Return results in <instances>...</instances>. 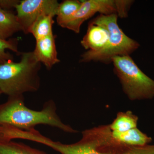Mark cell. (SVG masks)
<instances>
[{"label":"cell","mask_w":154,"mask_h":154,"mask_svg":"<svg viewBox=\"0 0 154 154\" xmlns=\"http://www.w3.org/2000/svg\"><path fill=\"white\" fill-rule=\"evenodd\" d=\"M114 72L130 100H140L154 97V81L141 70L130 55L112 58Z\"/></svg>","instance_id":"obj_5"},{"label":"cell","mask_w":154,"mask_h":154,"mask_svg":"<svg viewBox=\"0 0 154 154\" xmlns=\"http://www.w3.org/2000/svg\"><path fill=\"white\" fill-rule=\"evenodd\" d=\"M109 38L108 30L101 25L89 23L85 35L81 42L87 51H98L104 48Z\"/></svg>","instance_id":"obj_9"},{"label":"cell","mask_w":154,"mask_h":154,"mask_svg":"<svg viewBox=\"0 0 154 154\" xmlns=\"http://www.w3.org/2000/svg\"><path fill=\"white\" fill-rule=\"evenodd\" d=\"M82 1L66 0L59 3L57 10V22L60 25L68 20L80 8Z\"/></svg>","instance_id":"obj_15"},{"label":"cell","mask_w":154,"mask_h":154,"mask_svg":"<svg viewBox=\"0 0 154 154\" xmlns=\"http://www.w3.org/2000/svg\"><path fill=\"white\" fill-rule=\"evenodd\" d=\"M0 154H48L22 143L0 141Z\"/></svg>","instance_id":"obj_14"},{"label":"cell","mask_w":154,"mask_h":154,"mask_svg":"<svg viewBox=\"0 0 154 154\" xmlns=\"http://www.w3.org/2000/svg\"><path fill=\"white\" fill-rule=\"evenodd\" d=\"M20 1L18 0H0V9L8 10L15 8Z\"/></svg>","instance_id":"obj_17"},{"label":"cell","mask_w":154,"mask_h":154,"mask_svg":"<svg viewBox=\"0 0 154 154\" xmlns=\"http://www.w3.org/2000/svg\"><path fill=\"white\" fill-rule=\"evenodd\" d=\"M51 15H43L36 19L31 26L29 33H31L36 40L53 34L52 25L54 23Z\"/></svg>","instance_id":"obj_13"},{"label":"cell","mask_w":154,"mask_h":154,"mask_svg":"<svg viewBox=\"0 0 154 154\" xmlns=\"http://www.w3.org/2000/svg\"><path fill=\"white\" fill-rule=\"evenodd\" d=\"M82 1V5L79 10L70 19L60 25V27L78 33H80L82 24L98 13L106 15L116 14L118 17L126 18L133 2L128 0Z\"/></svg>","instance_id":"obj_6"},{"label":"cell","mask_w":154,"mask_h":154,"mask_svg":"<svg viewBox=\"0 0 154 154\" xmlns=\"http://www.w3.org/2000/svg\"><path fill=\"white\" fill-rule=\"evenodd\" d=\"M113 137L121 142L133 146H143L148 145L152 140L145 134L137 128L125 131H112Z\"/></svg>","instance_id":"obj_11"},{"label":"cell","mask_w":154,"mask_h":154,"mask_svg":"<svg viewBox=\"0 0 154 154\" xmlns=\"http://www.w3.org/2000/svg\"><path fill=\"white\" fill-rule=\"evenodd\" d=\"M116 14H100L90 23L101 25L108 30L109 38L106 46L98 51H87L82 54L80 61H94L104 63H111L112 58L118 56L130 55L139 47L138 43L125 34L117 23Z\"/></svg>","instance_id":"obj_4"},{"label":"cell","mask_w":154,"mask_h":154,"mask_svg":"<svg viewBox=\"0 0 154 154\" xmlns=\"http://www.w3.org/2000/svg\"><path fill=\"white\" fill-rule=\"evenodd\" d=\"M17 40H4L0 38V65L13 60V56L7 50L17 53H19Z\"/></svg>","instance_id":"obj_16"},{"label":"cell","mask_w":154,"mask_h":154,"mask_svg":"<svg viewBox=\"0 0 154 154\" xmlns=\"http://www.w3.org/2000/svg\"><path fill=\"white\" fill-rule=\"evenodd\" d=\"M46 145L60 154H154V145L133 146L116 139L109 125L85 130L82 138L75 143L49 139Z\"/></svg>","instance_id":"obj_1"},{"label":"cell","mask_w":154,"mask_h":154,"mask_svg":"<svg viewBox=\"0 0 154 154\" xmlns=\"http://www.w3.org/2000/svg\"><path fill=\"white\" fill-rule=\"evenodd\" d=\"M59 3L56 0H23L15 7L22 31L26 34L36 19L43 15L55 16Z\"/></svg>","instance_id":"obj_7"},{"label":"cell","mask_w":154,"mask_h":154,"mask_svg":"<svg viewBox=\"0 0 154 154\" xmlns=\"http://www.w3.org/2000/svg\"><path fill=\"white\" fill-rule=\"evenodd\" d=\"M57 110L56 105L52 100L45 102L41 110H35L26 107L24 95L9 97L7 102L0 104V126L30 130L38 125H44L68 133H78L70 125L63 123Z\"/></svg>","instance_id":"obj_2"},{"label":"cell","mask_w":154,"mask_h":154,"mask_svg":"<svg viewBox=\"0 0 154 154\" xmlns=\"http://www.w3.org/2000/svg\"><path fill=\"white\" fill-rule=\"evenodd\" d=\"M2 94V92H1V91H0V95H1V94Z\"/></svg>","instance_id":"obj_18"},{"label":"cell","mask_w":154,"mask_h":154,"mask_svg":"<svg viewBox=\"0 0 154 154\" xmlns=\"http://www.w3.org/2000/svg\"><path fill=\"white\" fill-rule=\"evenodd\" d=\"M33 52L36 60L43 64L47 69H51L60 62L58 58L55 36L53 34L36 40V47Z\"/></svg>","instance_id":"obj_8"},{"label":"cell","mask_w":154,"mask_h":154,"mask_svg":"<svg viewBox=\"0 0 154 154\" xmlns=\"http://www.w3.org/2000/svg\"><path fill=\"white\" fill-rule=\"evenodd\" d=\"M138 120L137 116L130 110L119 112L109 126L112 131L125 132L137 128Z\"/></svg>","instance_id":"obj_12"},{"label":"cell","mask_w":154,"mask_h":154,"mask_svg":"<svg viewBox=\"0 0 154 154\" xmlns=\"http://www.w3.org/2000/svg\"><path fill=\"white\" fill-rule=\"evenodd\" d=\"M22 31L17 15L8 10L0 9V38L4 40Z\"/></svg>","instance_id":"obj_10"},{"label":"cell","mask_w":154,"mask_h":154,"mask_svg":"<svg viewBox=\"0 0 154 154\" xmlns=\"http://www.w3.org/2000/svg\"><path fill=\"white\" fill-rule=\"evenodd\" d=\"M19 62L10 61L0 65V91L9 97L38 91L41 63L33 51L22 53Z\"/></svg>","instance_id":"obj_3"}]
</instances>
